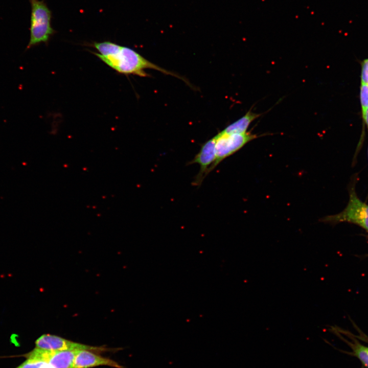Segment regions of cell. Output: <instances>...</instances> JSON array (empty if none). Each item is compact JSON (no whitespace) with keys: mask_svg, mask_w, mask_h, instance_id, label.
I'll list each match as a JSON object with an SVG mask.
<instances>
[{"mask_svg":"<svg viewBox=\"0 0 368 368\" xmlns=\"http://www.w3.org/2000/svg\"><path fill=\"white\" fill-rule=\"evenodd\" d=\"M360 97L363 118L368 107V84L361 83Z\"/></svg>","mask_w":368,"mask_h":368,"instance_id":"8fae6325","label":"cell"},{"mask_svg":"<svg viewBox=\"0 0 368 368\" xmlns=\"http://www.w3.org/2000/svg\"><path fill=\"white\" fill-rule=\"evenodd\" d=\"M79 350L52 351L47 362L53 368H72L75 357Z\"/></svg>","mask_w":368,"mask_h":368,"instance_id":"ba28073f","label":"cell"},{"mask_svg":"<svg viewBox=\"0 0 368 368\" xmlns=\"http://www.w3.org/2000/svg\"><path fill=\"white\" fill-rule=\"evenodd\" d=\"M31 5L30 40L26 50L47 43L55 33L51 26L52 12L44 0H29Z\"/></svg>","mask_w":368,"mask_h":368,"instance_id":"7a4b0ae2","label":"cell"},{"mask_svg":"<svg viewBox=\"0 0 368 368\" xmlns=\"http://www.w3.org/2000/svg\"><path fill=\"white\" fill-rule=\"evenodd\" d=\"M99 365L122 367L111 359L98 355L89 350H80L75 357L72 368H89Z\"/></svg>","mask_w":368,"mask_h":368,"instance_id":"52a82bcc","label":"cell"},{"mask_svg":"<svg viewBox=\"0 0 368 368\" xmlns=\"http://www.w3.org/2000/svg\"><path fill=\"white\" fill-rule=\"evenodd\" d=\"M216 157L215 140L214 137L203 143L198 152L189 164H197L200 170L197 174L193 185L200 186L206 176L209 168L213 164Z\"/></svg>","mask_w":368,"mask_h":368,"instance_id":"8992f818","label":"cell"},{"mask_svg":"<svg viewBox=\"0 0 368 368\" xmlns=\"http://www.w3.org/2000/svg\"><path fill=\"white\" fill-rule=\"evenodd\" d=\"M250 132L243 133H227L221 131L214 136L216 157L213 164L209 168L206 175L223 160L241 149L251 141L259 137Z\"/></svg>","mask_w":368,"mask_h":368,"instance_id":"3957f363","label":"cell"},{"mask_svg":"<svg viewBox=\"0 0 368 368\" xmlns=\"http://www.w3.org/2000/svg\"><path fill=\"white\" fill-rule=\"evenodd\" d=\"M361 80V83L368 84V58L362 63Z\"/></svg>","mask_w":368,"mask_h":368,"instance_id":"4fadbf2b","label":"cell"},{"mask_svg":"<svg viewBox=\"0 0 368 368\" xmlns=\"http://www.w3.org/2000/svg\"><path fill=\"white\" fill-rule=\"evenodd\" d=\"M355 355L362 363L368 367V347L363 346L357 341L351 344Z\"/></svg>","mask_w":368,"mask_h":368,"instance_id":"30bf717a","label":"cell"},{"mask_svg":"<svg viewBox=\"0 0 368 368\" xmlns=\"http://www.w3.org/2000/svg\"><path fill=\"white\" fill-rule=\"evenodd\" d=\"M323 221L337 223L349 222L359 225L368 232V205L352 192L347 207L339 214L326 217Z\"/></svg>","mask_w":368,"mask_h":368,"instance_id":"277c9868","label":"cell"},{"mask_svg":"<svg viewBox=\"0 0 368 368\" xmlns=\"http://www.w3.org/2000/svg\"><path fill=\"white\" fill-rule=\"evenodd\" d=\"M363 119H364L365 123L366 124L367 128H368V107L366 110L364 116L363 117Z\"/></svg>","mask_w":368,"mask_h":368,"instance_id":"5bb4252c","label":"cell"},{"mask_svg":"<svg viewBox=\"0 0 368 368\" xmlns=\"http://www.w3.org/2000/svg\"><path fill=\"white\" fill-rule=\"evenodd\" d=\"M98 53L95 54L102 61L119 73L147 77L146 68H152L164 74L180 77L150 62L133 49L105 41L93 44ZM183 80V79H182Z\"/></svg>","mask_w":368,"mask_h":368,"instance_id":"6da1fadb","label":"cell"},{"mask_svg":"<svg viewBox=\"0 0 368 368\" xmlns=\"http://www.w3.org/2000/svg\"><path fill=\"white\" fill-rule=\"evenodd\" d=\"M44 361L27 358V359L16 368H40Z\"/></svg>","mask_w":368,"mask_h":368,"instance_id":"7c38bea8","label":"cell"},{"mask_svg":"<svg viewBox=\"0 0 368 368\" xmlns=\"http://www.w3.org/2000/svg\"><path fill=\"white\" fill-rule=\"evenodd\" d=\"M35 343L36 348L52 351L86 350L103 351L106 350L105 348L85 345L50 334L41 335L36 340Z\"/></svg>","mask_w":368,"mask_h":368,"instance_id":"5b68a950","label":"cell"},{"mask_svg":"<svg viewBox=\"0 0 368 368\" xmlns=\"http://www.w3.org/2000/svg\"><path fill=\"white\" fill-rule=\"evenodd\" d=\"M261 115L249 110L245 115L227 126L222 131L227 133H245L251 122Z\"/></svg>","mask_w":368,"mask_h":368,"instance_id":"9c48e42d","label":"cell"}]
</instances>
